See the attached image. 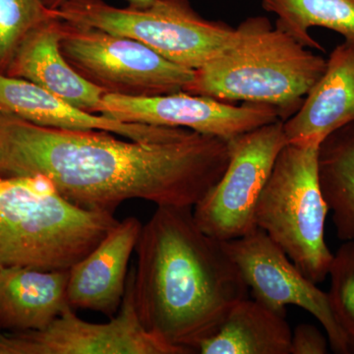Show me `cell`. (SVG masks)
Instances as JSON below:
<instances>
[{
  "label": "cell",
  "mask_w": 354,
  "mask_h": 354,
  "mask_svg": "<svg viewBox=\"0 0 354 354\" xmlns=\"http://www.w3.org/2000/svg\"><path fill=\"white\" fill-rule=\"evenodd\" d=\"M44 127L0 114V174L50 179L69 201L113 212L132 199L194 208L230 162L228 140L192 132L160 143Z\"/></svg>",
  "instance_id": "obj_1"
},
{
  "label": "cell",
  "mask_w": 354,
  "mask_h": 354,
  "mask_svg": "<svg viewBox=\"0 0 354 354\" xmlns=\"http://www.w3.org/2000/svg\"><path fill=\"white\" fill-rule=\"evenodd\" d=\"M191 209L158 206L142 227L132 271L144 327L187 354L197 353L249 293L223 241L205 234Z\"/></svg>",
  "instance_id": "obj_2"
},
{
  "label": "cell",
  "mask_w": 354,
  "mask_h": 354,
  "mask_svg": "<svg viewBox=\"0 0 354 354\" xmlns=\"http://www.w3.org/2000/svg\"><path fill=\"white\" fill-rule=\"evenodd\" d=\"M327 59L312 53L264 16L248 17L230 43L195 70L186 92L221 102L267 104L283 121L297 113Z\"/></svg>",
  "instance_id": "obj_3"
},
{
  "label": "cell",
  "mask_w": 354,
  "mask_h": 354,
  "mask_svg": "<svg viewBox=\"0 0 354 354\" xmlns=\"http://www.w3.org/2000/svg\"><path fill=\"white\" fill-rule=\"evenodd\" d=\"M118 223L113 212L69 201L41 174H0V269L69 270Z\"/></svg>",
  "instance_id": "obj_4"
},
{
  "label": "cell",
  "mask_w": 354,
  "mask_h": 354,
  "mask_svg": "<svg viewBox=\"0 0 354 354\" xmlns=\"http://www.w3.org/2000/svg\"><path fill=\"white\" fill-rule=\"evenodd\" d=\"M316 141L279 152L256 207V223L312 283L329 277L334 254L326 243L327 203L319 183Z\"/></svg>",
  "instance_id": "obj_5"
},
{
  "label": "cell",
  "mask_w": 354,
  "mask_h": 354,
  "mask_svg": "<svg viewBox=\"0 0 354 354\" xmlns=\"http://www.w3.org/2000/svg\"><path fill=\"white\" fill-rule=\"evenodd\" d=\"M59 19L137 39L174 64L201 68L232 39L235 28L202 17L189 0H155L147 8H124L104 0H66Z\"/></svg>",
  "instance_id": "obj_6"
},
{
  "label": "cell",
  "mask_w": 354,
  "mask_h": 354,
  "mask_svg": "<svg viewBox=\"0 0 354 354\" xmlns=\"http://www.w3.org/2000/svg\"><path fill=\"white\" fill-rule=\"evenodd\" d=\"M60 50L76 72L106 94L156 97L186 92L194 80L195 70L137 39L64 20Z\"/></svg>",
  "instance_id": "obj_7"
},
{
  "label": "cell",
  "mask_w": 354,
  "mask_h": 354,
  "mask_svg": "<svg viewBox=\"0 0 354 354\" xmlns=\"http://www.w3.org/2000/svg\"><path fill=\"white\" fill-rule=\"evenodd\" d=\"M286 144L283 120L228 140L227 169L193 211L198 227L205 234L220 241H230L257 230L258 200Z\"/></svg>",
  "instance_id": "obj_8"
},
{
  "label": "cell",
  "mask_w": 354,
  "mask_h": 354,
  "mask_svg": "<svg viewBox=\"0 0 354 354\" xmlns=\"http://www.w3.org/2000/svg\"><path fill=\"white\" fill-rule=\"evenodd\" d=\"M223 245L241 270L256 301L285 316L288 305L304 309L323 326L335 353H349L328 292L307 279L264 230L257 228L241 239L223 241Z\"/></svg>",
  "instance_id": "obj_9"
},
{
  "label": "cell",
  "mask_w": 354,
  "mask_h": 354,
  "mask_svg": "<svg viewBox=\"0 0 354 354\" xmlns=\"http://www.w3.org/2000/svg\"><path fill=\"white\" fill-rule=\"evenodd\" d=\"M10 337L18 354H187L144 327L135 305L132 272L120 308L109 322H87L68 307L46 329Z\"/></svg>",
  "instance_id": "obj_10"
},
{
  "label": "cell",
  "mask_w": 354,
  "mask_h": 354,
  "mask_svg": "<svg viewBox=\"0 0 354 354\" xmlns=\"http://www.w3.org/2000/svg\"><path fill=\"white\" fill-rule=\"evenodd\" d=\"M102 114L122 122L185 128L225 140L281 120L274 106H235L183 91L147 97L106 94Z\"/></svg>",
  "instance_id": "obj_11"
},
{
  "label": "cell",
  "mask_w": 354,
  "mask_h": 354,
  "mask_svg": "<svg viewBox=\"0 0 354 354\" xmlns=\"http://www.w3.org/2000/svg\"><path fill=\"white\" fill-rule=\"evenodd\" d=\"M0 114L64 130H101L132 141L160 143L186 138L189 129L122 122L104 114L88 113L23 79L0 74Z\"/></svg>",
  "instance_id": "obj_12"
},
{
  "label": "cell",
  "mask_w": 354,
  "mask_h": 354,
  "mask_svg": "<svg viewBox=\"0 0 354 354\" xmlns=\"http://www.w3.org/2000/svg\"><path fill=\"white\" fill-rule=\"evenodd\" d=\"M143 225L134 216L118 221L97 246L68 270L71 308L113 317L127 290L128 264Z\"/></svg>",
  "instance_id": "obj_13"
},
{
  "label": "cell",
  "mask_w": 354,
  "mask_h": 354,
  "mask_svg": "<svg viewBox=\"0 0 354 354\" xmlns=\"http://www.w3.org/2000/svg\"><path fill=\"white\" fill-rule=\"evenodd\" d=\"M62 20L53 15L20 44L6 75L29 81L88 113L102 114L106 93L83 78L62 50Z\"/></svg>",
  "instance_id": "obj_14"
},
{
  "label": "cell",
  "mask_w": 354,
  "mask_h": 354,
  "mask_svg": "<svg viewBox=\"0 0 354 354\" xmlns=\"http://www.w3.org/2000/svg\"><path fill=\"white\" fill-rule=\"evenodd\" d=\"M354 121V43L344 41L327 59L321 78L297 113L283 121L288 143L316 141Z\"/></svg>",
  "instance_id": "obj_15"
},
{
  "label": "cell",
  "mask_w": 354,
  "mask_h": 354,
  "mask_svg": "<svg viewBox=\"0 0 354 354\" xmlns=\"http://www.w3.org/2000/svg\"><path fill=\"white\" fill-rule=\"evenodd\" d=\"M67 283L68 270L0 269V330L46 329L70 307Z\"/></svg>",
  "instance_id": "obj_16"
},
{
  "label": "cell",
  "mask_w": 354,
  "mask_h": 354,
  "mask_svg": "<svg viewBox=\"0 0 354 354\" xmlns=\"http://www.w3.org/2000/svg\"><path fill=\"white\" fill-rule=\"evenodd\" d=\"M291 337L285 315L246 298L230 310L218 332L203 341L197 353L290 354Z\"/></svg>",
  "instance_id": "obj_17"
},
{
  "label": "cell",
  "mask_w": 354,
  "mask_h": 354,
  "mask_svg": "<svg viewBox=\"0 0 354 354\" xmlns=\"http://www.w3.org/2000/svg\"><path fill=\"white\" fill-rule=\"evenodd\" d=\"M318 174L337 239L354 241V121L323 140Z\"/></svg>",
  "instance_id": "obj_18"
},
{
  "label": "cell",
  "mask_w": 354,
  "mask_h": 354,
  "mask_svg": "<svg viewBox=\"0 0 354 354\" xmlns=\"http://www.w3.org/2000/svg\"><path fill=\"white\" fill-rule=\"evenodd\" d=\"M262 6L277 16L278 29L305 48L324 50L310 36L314 27L332 30L354 43V0H262Z\"/></svg>",
  "instance_id": "obj_19"
},
{
  "label": "cell",
  "mask_w": 354,
  "mask_h": 354,
  "mask_svg": "<svg viewBox=\"0 0 354 354\" xmlns=\"http://www.w3.org/2000/svg\"><path fill=\"white\" fill-rule=\"evenodd\" d=\"M53 15L43 0H0V74L32 29Z\"/></svg>",
  "instance_id": "obj_20"
},
{
  "label": "cell",
  "mask_w": 354,
  "mask_h": 354,
  "mask_svg": "<svg viewBox=\"0 0 354 354\" xmlns=\"http://www.w3.org/2000/svg\"><path fill=\"white\" fill-rule=\"evenodd\" d=\"M328 292L335 320L354 353V241H346L334 254Z\"/></svg>",
  "instance_id": "obj_21"
},
{
  "label": "cell",
  "mask_w": 354,
  "mask_h": 354,
  "mask_svg": "<svg viewBox=\"0 0 354 354\" xmlns=\"http://www.w3.org/2000/svg\"><path fill=\"white\" fill-rule=\"evenodd\" d=\"M325 335L315 326L300 324L292 332L290 354H327Z\"/></svg>",
  "instance_id": "obj_22"
},
{
  "label": "cell",
  "mask_w": 354,
  "mask_h": 354,
  "mask_svg": "<svg viewBox=\"0 0 354 354\" xmlns=\"http://www.w3.org/2000/svg\"><path fill=\"white\" fill-rule=\"evenodd\" d=\"M43 1L50 10H57L66 0H43ZM127 1L128 6L133 7V8H147V7L152 6L155 0H127Z\"/></svg>",
  "instance_id": "obj_23"
},
{
  "label": "cell",
  "mask_w": 354,
  "mask_h": 354,
  "mask_svg": "<svg viewBox=\"0 0 354 354\" xmlns=\"http://www.w3.org/2000/svg\"><path fill=\"white\" fill-rule=\"evenodd\" d=\"M0 354H17L10 335L0 334Z\"/></svg>",
  "instance_id": "obj_24"
}]
</instances>
